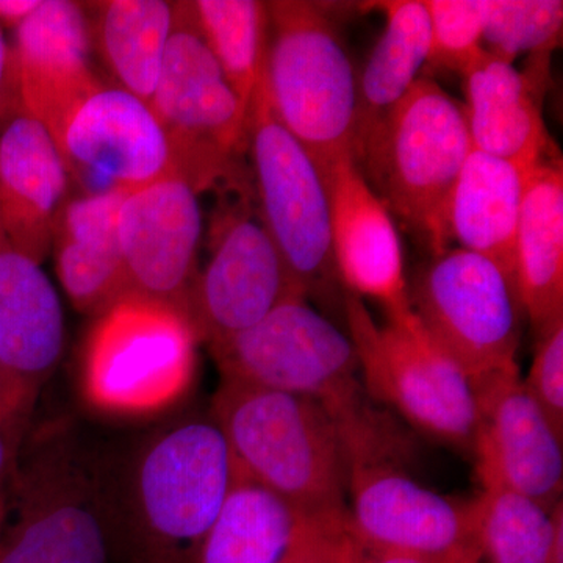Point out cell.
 <instances>
[{"mask_svg": "<svg viewBox=\"0 0 563 563\" xmlns=\"http://www.w3.org/2000/svg\"><path fill=\"white\" fill-rule=\"evenodd\" d=\"M65 317L41 263L0 231V384L3 426L27 433L41 388L62 361Z\"/></svg>", "mask_w": 563, "mask_h": 563, "instance_id": "9a60e30c", "label": "cell"}, {"mask_svg": "<svg viewBox=\"0 0 563 563\" xmlns=\"http://www.w3.org/2000/svg\"><path fill=\"white\" fill-rule=\"evenodd\" d=\"M79 192H131L173 172L168 136L146 102L103 81L54 136Z\"/></svg>", "mask_w": 563, "mask_h": 563, "instance_id": "5bb4252c", "label": "cell"}, {"mask_svg": "<svg viewBox=\"0 0 563 563\" xmlns=\"http://www.w3.org/2000/svg\"><path fill=\"white\" fill-rule=\"evenodd\" d=\"M11 49L22 110L54 139L77 103L103 84L91 66L84 3L43 0L14 31Z\"/></svg>", "mask_w": 563, "mask_h": 563, "instance_id": "d6986e66", "label": "cell"}, {"mask_svg": "<svg viewBox=\"0 0 563 563\" xmlns=\"http://www.w3.org/2000/svg\"><path fill=\"white\" fill-rule=\"evenodd\" d=\"M211 420L244 476L307 517L346 514V451L339 426L320 402L221 379Z\"/></svg>", "mask_w": 563, "mask_h": 563, "instance_id": "3957f363", "label": "cell"}, {"mask_svg": "<svg viewBox=\"0 0 563 563\" xmlns=\"http://www.w3.org/2000/svg\"><path fill=\"white\" fill-rule=\"evenodd\" d=\"M479 563H544L555 533L563 528V504L553 510L507 490L481 484Z\"/></svg>", "mask_w": 563, "mask_h": 563, "instance_id": "f1b7e54d", "label": "cell"}, {"mask_svg": "<svg viewBox=\"0 0 563 563\" xmlns=\"http://www.w3.org/2000/svg\"><path fill=\"white\" fill-rule=\"evenodd\" d=\"M310 518L235 468L231 492L195 563H285Z\"/></svg>", "mask_w": 563, "mask_h": 563, "instance_id": "d4e9b609", "label": "cell"}, {"mask_svg": "<svg viewBox=\"0 0 563 563\" xmlns=\"http://www.w3.org/2000/svg\"><path fill=\"white\" fill-rule=\"evenodd\" d=\"M199 195L174 172L125 195L118 242L132 292L187 310L203 233Z\"/></svg>", "mask_w": 563, "mask_h": 563, "instance_id": "e0dca14e", "label": "cell"}, {"mask_svg": "<svg viewBox=\"0 0 563 563\" xmlns=\"http://www.w3.org/2000/svg\"><path fill=\"white\" fill-rule=\"evenodd\" d=\"M473 454L481 484H496L553 510L562 503L563 432L526 390L520 372L474 385Z\"/></svg>", "mask_w": 563, "mask_h": 563, "instance_id": "2e32d148", "label": "cell"}, {"mask_svg": "<svg viewBox=\"0 0 563 563\" xmlns=\"http://www.w3.org/2000/svg\"><path fill=\"white\" fill-rule=\"evenodd\" d=\"M43 0H0V25L16 31L38 10Z\"/></svg>", "mask_w": 563, "mask_h": 563, "instance_id": "8d00e7d4", "label": "cell"}, {"mask_svg": "<svg viewBox=\"0 0 563 563\" xmlns=\"http://www.w3.org/2000/svg\"><path fill=\"white\" fill-rule=\"evenodd\" d=\"M69 187L57 144L41 122L22 109L0 122V231L14 250L43 263Z\"/></svg>", "mask_w": 563, "mask_h": 563, "instance_id": "44dd1931", "label": "cell"}, {"mask_svg": "<svg viewBox=\"0 0 563 563\" xmlns=\"http://www.w3.org/2000/svg\"><path fill=\"white\" fill-rule=\"evenodd\" d=\"M24 437L25 433L0 426V537L9 517L11 485H13L18 453Z\"/></svg>", "mask_w": 563, "mask_h": 563, "instance_id": "836d02e7", "label": "cell"}, {"mask_svg": "<svg viewBox=\"0 0 563 563\" xmlns=\"http://www.w3.org/2000/svg\"><path fill=\"white\" fill-rule=\"evenodd\" d=\"M339 559L340 563H431L412 558V555L376 550V548L362 543L361 540L347 532L344 518L339 536Z\"/></svg>", "mask_w": 563, "mask_h": 563, "instance_id": "e575fe53", "label": "cell"}, {"mask_svg": "<svg viewBox=\"0 0 563 563\" xmlns=\"http://www.w3.org/2000/svg\"><path fill=\"white\" fill-rule=\"evenodd\" d=\"M243 195L214 218L209 262L188 295L187 312L210 350L247 331L291 296H306Z\"/></svg>", "mask_w": 563, "mask_h": 563, "instance_id": "4fadbf2b", "label": "cell"}, {"mask_svg": "<svg viewBox=\"0 0 563 563\" xmlns=\"http://www.w3.org/2000/svg\"><path fill=\"white\" fill-rule=\"evenodd\" d=\"M246 144L263 228L307 298L329 296L339 276L328 180L312 154L274 113L265 77L252 98Z\"/></svg>", "mask_w": 563, "mask_h": 563, "instance_id": "8fae6325", "label": "cell"}, {"mask_svg": "<svg viewBox=\"0 0 563 563\" xmlns=\"http://www.w3.org/2000/svg\"><path fill=\"white\" fill-rule=\"evenodd\" d=\"M210 351L221 379L314 399L333 421L366 402L350 335L302 295Z\"/></svg>", "mask_w": 563, "mask_h": 563, "instance_id": "30bf717a", "label": "cell"}, {"mask_svg": "<svg viewBox=\"0 0 563 563\" xmlns=\"http://www.w3.org/2000/svg\"><path fill=\"white\" fill-rule=\"evenodd\" d=\"M198 31L236 98L250 111L265 73L269 40L268 3L258 0L191 2Z\"/></svg>", "mask_w": 563, "mask_h": 563, "instance_id": "83f0119b", "label": "cell"}, {"mask_svg": "<svg viewBox=\"0 0 563 563\" xmlns=\"http://www.w3.org/2000/svg\"><path fill=\"white\" fill-rule=\"evenodd\" d=\"M515 277L533 332L563 320V165L559 154L537 163L526 179L515 236Z\"/></svg>", "mask_w": 563, "mask_h": 563, "instance_id": "cb8c5ba5", "label": "cell"}, {"mask_svg": "<svg viewBox=\"0 0 563 563\" xmlns=\"http://www.w3.org/2000/svg\"><path fill=\"white\" fill-rule=\"evenodd\" d=\"M472 151L462 103L420 77L365 133L355 163L390 213L439 254L446 250L444 207Z\"/></svg>", "mask_w": 563, "mask_h": 563, "instance_id": "8992f818", "label": "cell"}, {"mask_svg": "<svg viewBox=\"0 0 563 563\" xmlns=\"http://www.w3.org/2000/svg\"><path fill=\"white\" fill-rule=\"evenodd\" d=\"M128 192L69 196L55 224L52 251L74 309L96 317L131 291L118 242V211Z\"/></svg>", "mask_w": 563, "mask_h": 563, "instance_id": "7402d4cb", "label": "cell"}, {"mask_svg": "<svg viewBox=\"0 0 563 563\" xmlns=\"http://www.w3.org/2000/svg\"><path fill=\"white\" fill-rule=\"evenodd\" d=\"M544 563H563V528L555 533Z\"/></svg>", "mask_w": 563, "mask_h": 563, "instance_id": "74e56055", "label": "cell"}, {"mask_svg": "<svg viewBox=\"0 0 563 563\" xmlns=\"http://www.w3.org/2000/svg\"><path fill=\"white\" fill-rule=\"evenodd\" d=\"M431 22L428 65L451 73L463 70L484 51L492 0H422Z\"/></svg>", "mask_w": 563, "mask_h": 563, "instance_id": "4dcf8cb0", "label": "cell"}, {"mask_svg": "<svg viewBox=\"0 0 563 563\" xmlns=\"http://www.w3.org/2000/svg\"><path fill=\"white\" fill-rule=\"evenodd\" d=\"M523 385L563 432V320L536 333V350Z\"/></svg>", "mask_w": 563, "mask_h": 563, "instance_id": "1f68e13d", "label": "cell"}, {"mask_svg": "<svg viewBox=\"0 0 563 563\" xmlns=\"http://www.w3.org/2000/svg\"><path fill=\"white\" fill-rule=\"evenodd\" d=\"M0 563H114L107 455L66 422L22 440Z\"/></svg>", "mask_w": 563, "mask_h": 563, "instance_id": "7a4b0ae2", "label": "cell"}, {"mask_svg": "<svg viewBox=\"0 0 563 563\" xmlns=\"http://www.w3.org/2000/svg\"><path fill=\"white\" fill-rule=\"evenodd\" d=\"M331 196L332 252L346 292L383 303L385 312L409 309L402 246L390 210L377 198L354 158L324 173Z\"/></svg>", "mask_w": 563, "mask_h": 563, "instance_id": "ac0fdd59", "label": "cell"}, {"mask_svg": "<svg viewBox=\"0 0 563 563\" xmlns=\"http://www.w3.org/2000/svg\"><path fill=\"white\" fill-rule=\"evenodd\" d=\"M410 307L433 342L474 385L520 372L517 354L526 317L517 279L476 252L448 247L421 269Z\"/></svg>", "mask_w": 563, "mask_h": 563, "instance_id": "9c48e42d", "label": "cell"}, {"mask_svg": "<svg viewBox=\"0 0 563 563\" xmlns=\"http://www.w3.org/2000/svg\"><path fill=\"white\" fill-rule=\"evenodd\" d=\"M235 477L213 420L146 437L125 457L107 455L114 563H195Z\"/></svg>", "mask_w": 563, "mask_h": 563, "instance_id": "6da1fadb", "label": "cell"}, {"mask_svg": "<svg viewBox=\"0 0 563 563\" xmlns=\"http://www.w3.org/2000/svg\"><path fill=\"white\" fill-rule=\"evenodd\" d=\"M343 518H310L301 540L285 563H340L339 536Z\"/></svg>", "mask_w": 563, "mask_h": 563, "instance_id": "d6a6232c", "label": "cell"}, {"mask_svg": "<svg viewBox=\"0 0 563 563\" xmlns=\"http://www.w3.org/2000/svg\"><path fill=\"white\" fill-rule=\"evenodd\" d=\"M0 426H2V428H5V426H3V395H2V384H0Z\"/></svg>", "mask_w": 563, "mask_h": 563, "instance_id": "f35d334b", "label": "cell"}, {"mask_svg": "<svg viewBox=\"0 0 563 563\" xmlns=\"http://www.w3.org/2000/svg\"><path fill=\"white\" fill-rule=\"evenodd\" d=\"M91 47L113 85L150 106L174 25L165 0H101L84 3Z\"/></svg>", "mask_w": 563, "mask_h": 563, "instance_id": "484cf974", "label": "cell"}, {"mask_svg": "<svg viewBox=\"0 0 563 563\" xmlns=\"http://www.w3.org/2000/svg\"><path fill=\"white\" fill-rule=\"evenodd\" d=\"M199 343L187 310L129 292L92 317L79 365L81 399L118 420L168 412L195 384Z\"/></svg>", "mask_w": 563, "mask_h": 563, "instance_id": "277c9868", "label": "cell"}, {"mask_svg": "<svg viewBox=\"0 0 563 563\" xmlns=\"http://www.w3.org/2000/svg\"><path fill=\"white\" fill-rule=\"evenodd\" d=\"M150 107L168 136L174 173L199 192L236 181L250 111L202 40L191 2H174L172 38Z\"/></svg>", "mask_w": 563, "mask_h": 563, "instance_id": "ba28073f", "label": "cell"}, {"mask_svg": "<svg viewBox=\"0 0 563 563\" xmlns=\"http://www.w3.org/2000/svg\"><path fill=\"white\" fill-rule=\"evenodd\" d=\"M265 87L284 128L322 173L358 151V76L320 3L273 0Z\"/></svg>", "mask_w": 563, "mask_h": 563, "instance_id": "5b68a950", "label": "cell"}, {"mask_svg": "<svg viewBox=\"0 0 563 563\" xmlns=\"http://www.w3.org/2000/svg\"><path fill=\"white\" fill-rule=\"evenodd\" d=\"M532 168L470 152L444 207L446 250L457 243L455 247L485 255L515 276V236Z\"/></svg>", "mask_w": 563, "mask_h": 563, "instance_id": "603a6c76", "label": "cell"}, {"mask_svg": "<svg viewBox=\"0 0 563 563\" xmlns=\"http://www.w3.org/2000/svg\"><path fill=\"white\" fill-rule=\"evenodd\" d=\"M550 57L533 54L521 70L484 49L463 70V110L473 150L525 168L559 154L543 120Z\"/></svg>", "mask_w": 563, "mask_h": 563, "instance_id": "ffe728a7", "label": "cell"}, {"mask_svg": "<svg viewBox=\"0 0 563 563\" xmlns=\"http://www.w3.org/2000/svg\"><path fill=\"white\" fill-rule=\"evenodd\" d=\"M562 29L561 0H492L484 49L510 63L525 52L553 54Z\"/></svg>", "mask_w": 563, "mask_h": 563, "instance_id": "f546056e", "label": "cell"}, {"mask_svg": "<svg viewBox=\"0 0 563 563\" xmlns=\"http://www.w3.org/2000/svg\"><path fill=\"white\" fill-rule=\"evenodd\" d=\"M343 312L368 395L418 431L473 453L477 401L472 380L415 317L412 307L373 320L363 299L346 292Z\"/></svg>", "mask_w": 563, "mask_h": 563, "instance_id": "52a82bcc", "label": "cell"}, {"mask_svg": "<svg viewBox=\"0 0 563 563\" xmlns=\"http://www.w3.org/2000/svg\"><path fill=\"white\" fill-rule=\"evenodd\" d=\"M372 5L384 11L387 22L358 76V147L365 133L420 79L421 68L431 57V22L422 0H388Z\"/></svg>", "mask_w": 563, "mask_h": 563, "instance_id": "4316f807", "label": "cell"}, {"mask_svg": "<svg viewBox=\"0 0 563 563\" xmlns=\"http://www.w3.org/2000/svg\"><path fill=\"white\" fill-rule=\"evenodd\" d=\"M20 109L22 106L20 90H18L13 49H11V44L7 43L2 25H0V122Z\"/></svg>", "mask_w": 563, "mask_h": 563, "instance_id": "d590c367", "label": "cell"}, {"mask_svg": "<svg viewBox=\"0 0 563 563\" xmlns=\"http://www.w3.org/2000/svg\"><path fill=\"white\" fill-rule=\"evenodd\" d=\"M344 526L376 550L431 563H479V504L450 498L404 472L396 451L346 453Z\"/></svg>", "mask_w": 563, "mask_h": 563, "instance_id": "7c38bea8", "label": "cell"}]
</instances>
